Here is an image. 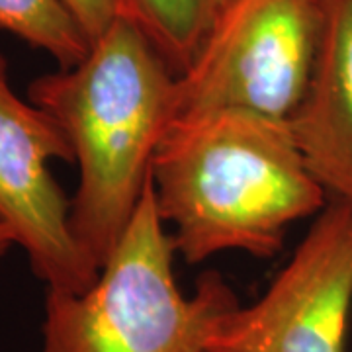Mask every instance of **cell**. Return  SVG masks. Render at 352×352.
<instances>
[{"instance_id": "6da1fadb", "label": "cell", "mask_w": 352, "mask_h": 352, "mask_svg": "<svg viewBox=\"0 0 352 352\" xmlns=\"http://www.w3.org/2000/svg\"><path fill=\"white\" fill-rule=\"evenodd\" d=\"M151 180L157 212L188 264L226 251L270 258L292 223L329 204L289 122L245 110L175 118Z\"/></svg>"}, {"instance_id": "7a4b0ae2", "label": "cell", "mask_w": 352, "mask_h": 352, "mask_svg": "<svg viewBox=\"0 0 352 352\" xmlns=\"http://www.w3.org/2000/svg\"><path fill=\"white\" fill-rule=\"evenodd\" d=\"M175 85L151 39L120 12L80 63L28 87V100L59 124L73 149L71 229L98 270L145 196L155 149L175 120Z\"/></svg>"}, {"instance_id": "3957f363", "label": "cell", "mask_w": 352, "mask_h": 352, "mask_svg": "<svg viewBox=\"0 0 352 352\" xmlns=\"http://www.w3.org/2000/svg\"><path fill=\"white\" fill-rule=\"evenodd\" d=\"M164 227L149 180L98 280L82 294L45 289L39 352H206L215 319L239 300L215 272L186 298Z\"/></svg>"}, {"instance_id": "277c9868", "label": "cell", "mask_w": 352, "mask_h": 352, "mask_svg": "<svg viewBox=\"0 0 352 352\" xmlns=\"http://www.w3.org/2000/svg\"><path fill=\"white\" fill-rule=\"evenodd\" d=\"M323 0H231L176 75L175 118L245 110L289 122L314 75Z\"/></svg>"}, {"instance_id": "5b68a950", "label": "cell", "mask_w": 352, "mask_h": 352, "mask_svg": "<svg viewBox=\"0 0 352 352\" xmlns=\"http://www.w3.org/2000/svg\"><path fill=\"white\" fill-rule=\"evenodd\" d=\"M352 309V208L329 204L268 289L215 319L206 352H344Z\"/></svg>"}, {"instance_id": "8992f818", "label": "cell", "mask_w": 352, "mask_h": 352, "mask_svg": "<svg viewBox=\"0 0 352 352\" xmlns=\"http://www.w3.org/2000/svg\"><path fill=\"white\" fill-rule=\"evenodd\" d=\"M51 161L75 163L63 129L10 87L0 53V223L12 233L47 289L82 294L100 270L71 229V198L51 173Z\"/></svg>"}, {"instance_id": "52a82bcc", "label": "cell", "mask_w": 352, "mask_h": 352, "mask_svg": "<svg viewBox=\"0 0 352 352\" xmlns=\"http://www.w3.org/2000/svg\"><path fill=\"white\" fill-rule=\"evenodd\" d=\"M289 126L329 200L352 208V0H323L314 75Z\"/></svg>"}, {"instance_id": "ba28073f", "label": "cell", "mask_w": 352, "mask_h": 352, "mask_svg": "<svg viewBox=\"0 0 352 352\" xmlns=\"http://www.w3.org/2000/svg\"><path fill=\"white\" fill-rule=\"evenodd\" d=\"M231 0H120L129 16L151 39L168 67L180 75L210 36Z\"/></svg>"}, {"instance_id": "9c48e42d", "label": "cell", "mask_w": 352, "mask_h": 352, "mask_svg": "<svg viewBox=\"0 0 352 352\" xmlns=\"http://www.w3.org/2000/svg\"><path fill=\"white\" fill-rule=\"evenodd\" d=\"M0 28L45 51L59 69L80 63L92 45L61 0H0Z\"/></svg>"}, {"instance_id": "30bf717a", "label": "cell", "mask_w": 352, "mask_h": 352, "mask_svg": "<svg viewBox=\"0 0 352 352\" xmlns=\"http://www.w3.org/2000/svg\"><path fill=\"white\" fill-rule=\"evenodd\" d=\"M67 10L73 14L90 43L113 24L120 14V0H61Z\"/></svg>"}, {"instance_id": "8fae6325", "label": "cell", "mask_w": 352, "mask_h": 352, "mask_svg": "<svg viewBox=\"0 0 352 352\" xmlns=\"http://www.w3.org/2000/svg\"><path fill=\"white\" fill-rule=\"evenodd\" d=\"M14 245H16V241H14L12 233L0 223V263H2V258L8 254V251L12 249Z\"/></svg>"}]
</instances>
